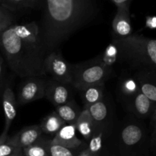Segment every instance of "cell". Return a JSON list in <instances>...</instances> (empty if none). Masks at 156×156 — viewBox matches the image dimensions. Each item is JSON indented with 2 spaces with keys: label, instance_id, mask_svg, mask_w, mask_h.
Segmentation results:
<instances>
[{
  "label": "cell",
  "instance_id": "obj_1",
  "mask_svg": "<svg viewBox=\"0 0 156 156\" xmlns=\"http://www.w3.org/2000/svg\"><path fill=\"white\" fill-rule=\"evenodd\" d=\"M0 54L6 66L21 79L47 76L39 27L35 22L12 24L0 32Z\"/></svg>",
  "mask_w": 156,
  "mask_h": 156
},
{
  "label": "cell",
  "instance_id": "obj_2",
  "mask_svg": "<svg viewBox=\"0 0 156 156\" xmlns=\"http://www.w3.org/2000/svg\"><path fill=\"white\" fill-rule=\"evenodd\" d=\"M95 15L94 0H45L39 35L46 53L54 51L72 34L89 23Z\"/></svg>",
  "mask_w": 156,
  "mask_h": 156
},
{
  "label": "cell",
  "instance_id": "obj_3",
  "mask_svg": "<svg viewBox=\"0 0 156 156\" xmlns=\"http://www.w3.org/2000/svg\"><path fill=\"white\" fill-rule=\"evenodd\" d=\"M117 156H150V133L142 120L129 114L117 122L105 140Z\"/></svg>",
  "mask_w": 156,
  "mask_h": 156
},
{
  "label": "cell",
  "instance_id": "obj_4",
  "mask_svg": "<svg viewBox=\"0 0 156 156\" xmlns=\"http://www.w3.org/2000/svg\"><path fill=\"white\" fill-rule=\"evenodd\" d=\"M111 42L117 47L119 62L132 69L151 68L156 69V41L143 35L131 34Z\"/></svg>",
  "mask_w": 156,
  "mask_h": 156
},
{
  "label": "cell",
  "instance_id": "obj_5",
  "mask_svg": "<svg viewBox=\"0 0 156 156\" xmlns=\"http://www.w3.org/2000/svg\"><path fill=\"white\" fill-rule=\"evenodd\" d=\"M72 66L71 85L77 91L87 86L105 84L114 74V68L102 63L98 57Z\"/></svg>",
  "mask_w": 156,
  "mask_h": 156
},
{
  "label": "cell",
  "instance_id": "obj_6",
  "mask_svg": "<svg viewBox=\"0 0 156 156\" xmlns=\"http://www.w3.org/2000/svg\"><path fill=\"white\" fill-rule=\"evenodd\" d=\"M86 108L92 118L95 130L102 131L105 141L108 140L118 122L114 104L105 96L103 100Z\"/></svg>",
  "mask_w": 156,
  "mask_h": 156
},
{
  "label": "cell",
  "instance_id": "obj_7",
  "mask_svg": "<svg viewBox=\"0 0 156 156\" xmlns=\"http://www.w3.org/2000/svg\"><path fill=\"white\" fill-rule=\"evenodd\" d=\"M47 81V76L24 78L18 88L17 105H24L44 98Z\"/></svg>",
  "mask_w": 156,
  "mask_h": 156
},
{
  "label": "cell",
  "instance_id": "obj_8",
  "mask_svg": "<svg viewBox=\"0 0 156 156\" xmlns=\"http://www.w3.org/2000/svg\"><path fill=\"white\" fill-rule=\"evenodd\" d=\"M46 75L51 79L63 83L72 84V66L65 60L60 53L52 51L47 53L44 59Z\"/></svg>",
  "mask_w": 156,
  "mask_h": 156
},
{
  "label": "cell",
  "instance_id": "obj_9",
  "mask_svg": "<svg viewBox=\"0 0 156 156\" xmlns=\"http://www.w3.org/2000/svg\"><path fill=\"white\" fill-rule=\"evenodd\" d=\"M72 85L47 78L44 98L55 107L66 104L73 100Z\"/></svg>",
  "mask_w": 156,
  "mask_h": 156
},
{
  "label": "cell",
  "instance_id": "obj_10",
  "mask_svg": "<svg viewBox=\"0 0 156 156\" xmlns=\"http://www.w3.org/2000/svg\"><path fill=\"white\" fill-rule=\"evenodd\" d=\"M1 100L5 116V126L2 133L0 136V138L7 140L9 137L8 133L11 127V125L16 117L17 106H18L16 97L12 89V84L9 82V81L5 87Z\"/></svg>",
  "mask_w": 156,
  "mask_h": 156
},
{
  "label": "cell",
  "instance_id": "obj_11",
  "mask_svg": "<svg viewBox=\"0 0 156 156\" xmlns=\"http://www.w3.org/2000/svg\"><path fill=\"white\" fill-rule=\"evenodd\" d=\"M134 79L139 85L140 92L156 105V69L142 68L136 70Z\"/></svg>",
  "mask_w": 156,
  "mask_h": 156
},
{
  "label": "cell",
  "instance_id": "obj_12",
  "mask_svg": "<svg viewBox=\"0 0 156 156\" xmlns=\"http://www.w3.org/2000/svg\"><path fill=\"white\" fill-rule=\"evenodd\" d=\"M123 105L130 115L140 120L150 118L152 113L156 111V105L140 91Z\"/></svg>",
  "mask_w": 156,
  "mask_h": 156
},
{
  "label": "cell",
  "instance_id": "obj_13",
  "mask_svg": "<svg viewBox=\"0 0 156 156\" xmlns=\"http://www.w3.org/2000/svg\"><path fill=\"white\" fill-rule=\"evenodd\" d=\"M44 133L40 125L26 126L11 137H8L6 143L18 149H24L37 142Z\"/></svg>",
  "mask_w": 156,
  "mask_h": 156
},
{
  "label": "cell",
  "instance_id": "obj_14",
  "mask_svg": "<svg viewBox=\"0 0 156 156\" xmlns=\"http://www.w3.org/2000/svg\"><path fill=\"white\" fill-rule=\"evenodd\" d=\"M51 143L73 150H77L86 142L78 138L75 124L66 123L52 138Z\"/></svg>",
  "mask_w": 156,
  "mask_h": 156
},
{
  "label": "cell",
  "instance_id": "obj_15",
  "mask_svg": "<svg viewBox=\"0 0 156 156\" xmlns=\"http://www.w3.org/2000/svg\"><path fill=\"white\" fill-rule=\"evenodd\" d=\"M113 38L120 39L133 34V27L128 7H118V11L112 23Z\"/></svg>",
  "mask_w": 156,
  "mask_h": 156
},
{
  "label": "cell",
  "instance_id": "obj_16",
  "mask_svg": "<svg viewBox=\"0 0 156 156\" xmlns=\"http://www.w3.org/2000/svg\"><path fill=\"white\" fill-rule=\"evenodd\" d=\"M140 88L133 76L129 73L122 74L117 83V95L123 105L140 92Z\"/></svg>",
  "mask_w": 156,
  "mask_h": 156
},
{
  "label": "cell",
  "instance_id": "obj_17",
  "mask_svg": "<svg viewBox=\"0 0 156 156\" xmlns=\"http://www.w3.org/2000/svg\"><path fill=\"white\" fill-rule=\"evenodd\" d=\"M105 84H97L83 88L79 90L84 103V108H87L101 101L105 98Z\"/></svg>",
  "mask_w": 156,
  "mask_h": 156
},
{
  "label": "cell",
  "instance_id": "obj_18",
  "mask_svg": "<svg viewBox=\"0 0 156 156\" xmlns=\"http://www.w3.org/2000/svg\"><path fill=\"white\" fill-rule=\"evenodd\" d=\"M82 110L74 100L56 107L55 112L66 124H76Z\"/></svg>",
  "mask_w": 156,
  "mask_h": 156
},
{
  "label": "cell",
  "instance_id": "obj_19",
  "mask_svg": "<svg viewBox=\"0 0 156 156\" xmlns=\"http://www.w3.org/2000/svg\"><path fill=\"white\" fill-rule=\"evenodd\" d=\"M75 126L79 133L85 139V142L88 143L95 131V128L92 118L86 108H83L82 110V112L78 117Z\"/></svg>",
  "mask_w": 156,
  "mask_h": 156
},
{
  "label": "cell",
  "instance_id": "obj_20",
  "mask_svg": "<svg viewBox=\"0 0 156 156\" xmlns=\"http://www.w3.org/2000/svg\"><path fill=\"white\" fill-rule=\"evenodd\" d=\"M65 124V122L58 116L55 111H53L43 119L40 126L44 135L53 138Z\"/></svg>",
  "mask_w": 156,
  "mask_h": 156
},
{
  "label": "cell",
  "instance_id": "obj_21",
  "mask_svg": "<svg viewBox=\"0 0 156 156\" xmlns=\"http://www.w3.org/2000/svg\"><path fill=\"white\" fill-rule=\"evenodd\" d=\"M52 137L44 136L34 144L22 149L24 156H50L49 146Z\"/></svg>",
  "mask_w": 156,
  "mask_h": 156
},
{
  "label": "cell",
  "instance_id": "obj_22",
  "mask_svg": "<svg viewBox=\"0 0 156 156\" xmlns=\"http://www.w3.org/2000/svg\"><path fill=\"white\" fill-rule=\"evenodd\" d=\"M98 59L108 66L113 68V66L116 62H119V53L117 47L112 42L108 46L106 50L103 52V53L97 56Z\"/></svg>",
  "mask_w": 156,
  "mask_h": 156
},
{
  "label": "cell",
  "instance_id": "obj_23",
  "mask_svg": "<svg viewBox=\"0 0 156 156\" xmlns=\"http://www.w3.org/2000/svg\"><path fill=\"white\" fill-rule=\"evenodd\" d=\"M105 137L104 133L101 130H95L92 136L87 143L88 149L92 156H99L103 149Z\"/></svg>",
  "mask_w": 156,
  "mask_h": 156
},
{
  "label": "cell",
  "instance_id": "obj_24",
  "mask_svg": "<svg viewBox=\"0 0 156 156\" xmlns=\"http://www.w3.org/2000/svg\"><path fill=\"white\" fill-rule=\"evenodd\" d=\"M49 151H50V156H77L76 150L54 144L52 143L51 141L49 146Z\"/></svg>",
  "mask_w": 156,
  "mask_h": 156
},
{
  "label": "cell",
  "instance_id": "obj_25",
  "mask_svg": "<svg viewBox=\"0 0 156 156\" xmlns=\"http://www.w3.org/2000/svg\"><path fill=\"white\" fill-rule=\"evenodd\" d=\"M13 16L11 11L0 5V32L12 25Z\"/></svg>",
  "mask_w": 156,
  "mask_h": 156
},
{
  "label": "cell",
  "instance_id": "obj_26",
  "mask_svg": "<svg viewBox=\"0 0 156 156\" xmlns=\"http://www.w3.org/2000/svg\"><path fill=\"white\" fill-rule=\"evenodd\" d=\"M34 0H0V5L10 11L13 9L30 6L33 4Z\"/></svg>",
  "mask_w": 156,
  "mask_h": 156
},
{
  "label": "cell",
  "instance_id": "obj_27",
  "mask_svg": "<svg viewBox=\"0 0 156 156\" xmlns=\"http://www.w3.org/2000/svg\"><path fill=\"white\" fill-rule=\"evenodd\" d=\"M8 82L9 80L7 79V66L2 55L0 54V100Z\"/></svg>",
  "mask_w": 156,
  "mask_h": 156
},
{
  "label": "cell",
  "instance_id": "obj_28",
  "mask_svg": "<svg viewBox=\"0 0 156 156\" xmlns=\"http://www.w3.org/2000/svg\"><path fill=\"white\" fill-rule=\"evenodd\" d=\"M21 149H18L6 143V140L0 138V156H8Z\"/></svg>",
  "mask_w": 156,
  "mask_h": 156
},
{
  "label": "cell",
  "instance_id": "obj_29",
  "mask_svg": "<svg viewBox=\"0 0 156 156\" xmlns=\"http://www.w3.org/2000/svg\"><path fill=\"white\" fill-rule=\"evenodd\" d=\"M99 156H117V155H116V154L114 153V152L113 151V149H111V146H110L106 142H104L103 149H102L100 155Z\"/></svg>",
  "mask_w": 156,
  "mask_h": 156
},
{
  "label": "cell",
  "instance_id": "obj_30",
  "mask_svg": "<svg viewBox=\"0 0 156 156\" xmlns=\"http://www.w3.org/2000/svg\"><path fill=\"white\" fill-rule=\"evenodd\" d=\"M76 155L77 156H92L90 153L89 150L88 149L87 143H85L82 147L79 148L76 150Z\"/></svg>",
  "mask_w": 156,
  "mask_h": 156
},
{
  "label": "cell",
  "instance_id": "obj_31",
  "mask_svg": "<svg viewBox=\"0 0 156 156\" xmlns=\"http://www.w3.org/2000/svg\"><path fill=\"white\" fill-rule=\"evenodd\" d=\"M146 27H148L151 30H155L156 27V20L155 16L149 17L146 19Z\"/></svg>",
  "mask_w": 156,
  "mask_h": 156
},
{
  "label": "cell",
  "instance_id": "obj_32",
  "mask_svg": "<svg viewBox=\"0 0 156 156\" xmlns=\"http://www.w3.org/2000/svg\"><path fill=\"white\" fill-rule=\"evenodd\" d=\"M129 0H112L118 7H128V2Z\"/></svg>",
  "mask_w": 156,
  "mask_h": 156
},
{
  "label": "cell",
  "instance_id": "obj_33",
  "mask_svg": "<svg viewBox=\"0 0 156 156\" xmlns=\"http://www.w3.org/2000/svg\"><path fill=\"white\" fill-rule=\"evenodd\" d=\"M8 156H24V154H23L22 149H19V150H18L17 152H14V153L11 154V155H9Z\"/></svg>",
  "mask_w": 156,
  "mask_h": 156
}]
</instances>
